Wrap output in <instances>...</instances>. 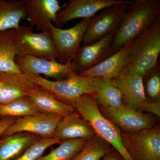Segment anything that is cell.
<instances>
[{
    "instance_id": "6da1fadb",
    "label": "cell",
    "mask_w": 160,
    "mask_h": 160,
    "mask_svg": "<svg viewBox=\"0 0 160 160\" xmlns=\"http://www.w3.org/2000/svg\"><path fill=\"white\" fill-rule=\"evenodd\" d=\"M160 15V0H136L128 7L111 43L114 54L149 29Z\"/></svg>"
},
{
    "instance_id": "7a4b0ae2",
    "label": "cell",
    "mask_w": 160,
    "mask_h": 160,
    "mask_svg": "<svg viewBox=\"0 0 160 160\" xmlns=\"http://www.w3.org/2000/svg\"><path fill=\"white\" fill-rule=\"evenodd\" d=\"M123 71L143 77L158 64L160 15L150 27L129 45Z\"/></svg>"
},
{
    "instance_id": "3957f363",
    "label": "cell",
    "mask_w": 160,
    "mask_h": 160,
    "mask_svg": "<svg viewBox=\"0 0 160 160\" xmlns=\"http://www.w3.org/2000/svg\"><path fill=\"white\" fill-rule=\"evenodd\" d=\"M73 107L90 124L96 135L112 146L123 160H133L123 145L121 129L104 116L92 95H83Z\"/></svg>"
},
{
    "instance_id": "277c9868",
    "label": "cell",
    "mask_w": 160,
    "mask_h": 160,
    "mask_svg": "<svg viewBox=\"0 0 160 160\" xmlns=\"http://www.w3.org/2000/svg\"><path fill=\"white\" fill-rule=\"evenodd\" d=\"M26 75L39 87L49 91L60 102L73 107L76 101L83 95L93 94L90 78L81 76L73 72L65 78L54 81L37 75Z\"/></svg>"
},
{
    "instance_id": "5b68a950",
    "label": "cell",
    "mask_w": 160,
    "mask_h": 160,
    "mask_svg": "<svg viewBox=\"0 0 160 160\" xmlns=\"http://www.w3.org/2000/svg\"><path fill=\"white\" fill-rule=\"evenodd\" d=\"M14 31L18 55H26L58 61L57 51L49 30L36 33L31 26H20Z\"/></svg>"
},
{
    "instance_id": "8992f818",
    "label": "cell",
    "mask_w": 160,
    "mask_h": 160,
    "mask_svg": "<svg viewBox=\"0 0 160 160\" xmlns=\"http://www.w3.org/2000/svg\"><path fill=\"white\" fill-rule=\"evenodd\" d=\"M125 149L133 160H160V129H151L134 132H122Z\"/></svg>"
},
{
    "instance_id": "52a82bcc",
    "label": "cell",
    "mask_w": 160,
    "mask_h": 160,
    "mask_svg": "<svg viewBox=\"0 0 160 160\" xmlns=\"http://www.w3.org/2000/svg\"><path fill=\"white\" fill-rule=\"evenodd\" d=\"M91 18L83 19L71 28L62 29L51 24L49 30L58 54V61L71 63L81 47Z\"/></svg>"
},
{
    "instance_id": "ba28073f",
    "label": "cell",
    "mask_w": 160,
    "mask_h": 160,
    "mask_svg": "<svg viewBox=\"0 0 160 160\" xmlns=\"http://www.w3.org/2000/svg\"><path fill=\"white\" fill-rule=\"evenodd\" d=\"M133 1H123L103 9L92 18L83 38V45H90L110 33L118 27L123 15Z\"/></svg>"
},
{
    "instance_id": "9c48e42d",
    "label": "cell",
    "mask_w": 160,
    "mask_h": 160,
    "mask_svg": "<svg viewBox=\"0 0 160 160\" xmlns=\"http://www.w3.org/2000/svg\"><path fill=\"white\" fill-rule=\"evenodd\" d=\"M62 118L58 114L41 112L17 118L14 122L7 128L1 137L17 132H26L36 135L41 138H52L58 123Z\"/></svg>"
},
{
    "instance_id": "30bf717a",
    "label": "cell",
    "mask_w": 160,
    "mask_h": 160,
    "mask_svg": "<svg viewBox=\"0 0 160 160\" xmlns=\"http://www.w3.org/2000/svg\"><path fill=\"white\" fill-rule=\"evenodd\" d=\"M102 109L104 116L126 132H137L156 126L155 120L150 115L123 105L117 108Z\"/></svg>"
},
{
    "instance_id": "8fae6325",
    "label": "cell",
    "mask_w": 160,
    "mask_h": 160,
    "mask_svg": "<svg viewBox=\"0 0 160 160\" xmlns=\"http://www.w3.org/2000/svg\"><path fill=\"white\" fill-rule=\"evenodd\" d=\"M15 62L21 72L26 75H43L55 80L65 78L72 72L71 63L62 64L56 60H48L31 56L18 55Z\"/></svg>"
},
{
    "instance_id": "7c38bea8",
    "label": "cell",
    "mask_w": 160,
    "mask_h": 160,
    "mask_svg": "<svg viewBox=\"0 0 160 160\" xmlns=\"http://www.w3.org/2000/svg\"><path fill=\"white\" fill-rule=\"evenodd\" d=\"M113 33L92 44L81 46L71 62L72 72L79 74L112 55L111 43Z\"/></svg>"
},
{
    "instance_id": "4fadbf2b",
    "label": "cell",
    "mask_w": 160,
    "mask_h": 160,
    "mask_svg": "<svg viewBox=\"0 0 160 160\" xmlns=\"http://www.w3.org/2000/svg\"><path fill=\"white\" fill-rule=\"evenodd\" d=\"M26 18L33 28L40 31L49 30L56 23L57 15L62 7L58 0H23Z\"/></svg>"
},
{
    "instance_id": "5bb4252c",
    "label": "cell",
    "mask_w": 160,
    "mask_h": 160,
    "mask_svg": "<svg viewBox=\"0 0 160 160\" xmlns=\"http://www.w3.org/2000/svg\"><path fill=\"white\" fill-rule=\"evenodd\" d=\"M122 0H71L68 5L58 12L57 27L60 28L75 19L92 18L97 12L114 4L122 2Z\"/></svg>"
},
{
    "instance_id": "9a60e30c",
    "label": "cell",
    "mask_w": 160,
    "mask_h": 160,
    "mask_svg": "<svg viewBox=\"0 0 160 160\" xmlns=\"http://www.w3.org/2000/svg\"><path fill=\"white\" fill-rule=\"evenodd\" d=\"M110 80L121 92L124 106L138 110L143 103L147 101L144 92L142 77L129 74L122 70Z\"/></svg>"
},
{
    "instance_id": "2e32d148",
    "label": "cell",
    "mask_w": 160,
    "mask_h": 160,
    "mask_svg": "<svg viewBox=\"0 0 160 160\" xmlns=\"http://www.w3.org/2000/svg\"><path fill=\"white\" fill-rule=\"evenodd\" d=\"M38 87L22 72H0V104H7L27 96L30 92Z\"/></svg>"
},
{
    "instance_id": "e0dca14e",
    "label": "cell",
    "mask_w": 160,
    "mask_h": 160,
    "mask_svg": "<svg viewBox=\"0 0 160 160\" xmlns=\"http://www.w3.org/2000/svg\"><path fill=\"white\" fill-rule=\"evenodd\" d=\"M95 135L89 122L74 112L61 119L52 138L62 142L78 139L89 140Z\"/></svg>"
},
{
    "instance_id": "ac0fdd59",
    "label": "cell",
    "mask_w": 160,
    "mask_h": 160,
    "mask_svg": "<svg viewBox=\"0 0 160 160\" xmlns=\"http://www.w3.org/2000/svg\"><path fill=\"white\" fill-rule=\"evenodd\" d=\"M27 96L39 112L58 114L62 117L74 112L73 106L60 102L49 91L41 87L33 89Z\"/></svg>"
},
{
    "instance_id": "d6986e66",
    "label": "cell",
    "mask_w": 160,
    "mask_h": 160,
    "mask_svg": "<svg viewBox=\"0 0 160 160\" xmlns=\"http://www.w3.org/2000/svg\"><path fill=\"white\" fill-rule=\"evenodd\" d=\"M41 138L26 132H17L2 137L0 139V160H15Z\"/></svg>"
},
{
    "instance_id": "ffe728a7",
    "label": "cell",
    "mask_w": 160,
    "mask_h": 160,
    "mask_svg": "<svg viewBox=\"0 0 160 160\" xmlns=\"http://www.w3.org/2000/svg\"><path fill=\"white\" fill-rule=\"evenodd\" d=\"M129 50V45L125 46L96 66L78 75L86 78L111 79L123 70Z\"/></svg>"
},
{
    "instance_id": "44dd1931",
    "label": "cell",
    "mask_w": 160,
    "mask_h": 160,
    "mask_svg": "<svg viewBox=\"0 0 160 160\" xmlns=\"http://www.w3.org/2000/svg\"><path fill=\"white\" fill-rule=\"evenodd\" d=\"M98 106L101 109L117 108L122 106V94L111 80L104 78H90Z\"/></svg>"
},
{
    "instance_id": "7402d4cb",
    "label": "cell",
    "mask_w": 160,
    "mask_h": 160,
    "mask_svg": "<svg viewBox=\"0 0 160 160\" xmlns=\"http://www.w3.org/2000/svg\"><path fill=\"white\" fill-rule=\"evenodd\" d=\"M18 55L14 29L0 31V72L21 73L15 62Z\"/></svg>"
},
{
    "instance_id": "603a6c76",
    "label": "cell",
    "mask_w": 160,
    "mask_h": 160,
    "mask_svg": "<svg viewBox=\"0 0 160 160\" xmlns=\"http://www.w3.org/2000/svg\"><path fill=\"white\" fill-rule=\"evenodd\" d=\"M26 18L22 1L0 0V31L17 29Z\"/></svg>"
},
{
    "instance_id": "cb8c5ba5",
    "label": "cell",
    "mask_w": 160,
    "mask_h": 160,
    "mask_svg": "<svg viewBox=\"0 0 160 160\" xmlns=\"http://www.w3.org/2000/svg\"><path fill=\"white\" fill-rule=\"evenodd\" d=\"M88 140L78 139L61 142L49 154L38 160H72L82 149Z\"/></svg>"
},
{
    "instance_id": "d4e9b609",
    "label": "cell",
    "mask_w": 160,
    "mask_h": 160,
    "mask_svg": "<svg viewBox=\"0 0 160 160\" xmlns=\"http://www.w3.org/2000/svg\"><path fill=\"white\" fill-rule=\"evenodd\" d=\"M39 113L28 96L7 104H0V117H23Z\"/></svg>"
},
{
    "instance_id": "484cf974",
    "label": "cell",
    "mask_w": 160,
    "mask_h": 160,
    "mask_svg": "<svg viewBox=\"0 0 160 160\" xmlns=\"http://www.w3.org/2000/svg\"><path fill=\"white\" fill-rule=\"evenodd\" d=\"M112 148L108 143L95 135L72 160H100L112 150Z\"/></svg>"
},
{
    "instance_id": "4316f807",
    "label": "cell",
    "mask_w": 160,
    "mask_h": 160,
    "mask_svg": "<svg viewBox=\"0 0 160 160\" xmlns=\"http://www.w3.org/2000/svg\"><path fill=\"white\" fill-rule=\"evenodd\" d=\"M144 92L147 100L159 102L160 96V68L159 63L151 71L143 76Z\"/></svg>"
},
{
    "instance_id": "83f0119b",
    "label": "cell",
    "mask_w": 160,
    "mask_h": 160,
    "mask_svg": "<svg viewBox=\"0 0 160 160\" xmlns=\"http://www.w3.org/2000/svg\"><path fill=\"white\" fill-rule=\"evenodd\" d=\"M61 142L54 138H40L33 143L21 156L15 160H38L46 149Z\"/></svg>"
},
{
    "instance_id": "f1b7e54d",
    "label": "cell",
    "mask_w": 160,
    "mask_h": 160,
    "mask_svg": "<svg viewBox=\"0 0 160 160\" xmlns=\"http://www.w3.org/2000/svg\"><path fill=\"white\" fill-rule=\"evenodd\" d=\"M140 110L147 112L152 114L155 115L157 116H160V102L146 101L143 103Z\"/></svg>"
},
{
    "instance_id": "f546056e",
    "label": "cell",
    "mask_w": 160,
    "mask_h": 160,
    "mask_svg": "<svg viewBox=\"0 0 160 160\" xmlns=\"http://www.w3.org/2000/svg\"><path fill=\"white\" fill-rule=\"evenodd\" d=\"M16 118L7 117L2 118L0 120V136H2L8 127L14 122Z\"/></svg>"
},
{
    "instance_id": "4dcf8cb0",
    "label": "cell",
    "mask_w": 160,
    "mask_h": 160,
    "mask_svg": "<svg viewBox=\"0 0 160 160\" xmlns=\"http://www.w3.org/2000/svg\"><path fill=\"white\" fill-rule=\"evenodd\" d=\"M122 157L116 150L112 149L106 155L102 160H122Z\"/></svg>"
}]
</instances>
